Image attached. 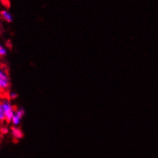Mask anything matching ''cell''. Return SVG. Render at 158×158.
I'll list each match as a JSON object with an SVG mask.
<instances>
[{
	"instance_id": "1",
	"label": "cell",
	"mask_w": 158,
	"mask_h": 158,
	"mask_svg": "<svg viewBox=\"0 0 158 158\" xmlns=\"http://www.w3.org/2000/svg\"><path fill=\"white\" fill-rule=\"evenodd\" d=\"M10 88V79L7 71L0 67V94H6Z\"/></svg>"
},
{
	"instance_id": "2",
	"label": "cell",
	"mask_w": 158,
	"mask_h": 158,
	"mask_svg": "<svg viewBox=\"0 0 158 158\" xmlns=\"http://www.w3.org/2000/svg\"><path fill=\"white\" fill-rule=\"evenodd\" d=\"M1 104L2 105V107L4 109L5 114H6V121L7 122H12V119L15 115V109L14 106H12L9 99H5L4 100L1 102Z\"/></svg>"
},
{
	"instance_id": "3",
	"label": "cell",
	"mask_w": 158,
	"mask_h": 158,
	"mask_svg": "<svg viewBox=\"0 0 158 158\" xmlns=\"http://www.w3.org/2000/svg\"><path fill=\"white\" fill-rule=\"evenodd\" d=\"M25 113V109H22V108H19V109H15V115H14L13 118L12 119V122H11L14 126H17V125H19L20 124L21 121H22Z\"/></svg>"
},
{
	"instance_id": "4",
	"label": "cell",
	"mask_w": 158,
	"mask_h": 158,
	"mask_svg": "<svg viewBox=\"0 0 158 158\" xmlns=\"http://www.w3.org/2000/svg\"><path fill=\"white\" fill-rule=\"evenodd\" d=\"M12 135L15 139H21L23 137V133H22V130L18 128L17 126H13L12 128Z\"/></svg>"
},
{
	"instance_id": "5",
	"label": "cell",
	"mask_w": 158,
	"mask_h": 158,
	"mask_svg": "<svg viewBox=\"0 0 158 158\" xmlns=\"http://www.w3.org/2000/svg\"><path fill=\"white\" fill-rule=\"evenodd\" d=\"M0 15H1L2 19L3 20H5L7 22H11L12 21V19H13L12 14L7 10L2 11L1 13H0Z\"/></svg>"
},
{
	"instance_id": "6",
	"label": "cell",
	"mask_w": 158,
	"mask_h": 158,
	"mask_svg": "<svg viewBox=\"0 0 158 158\" xmlns=\"http://www.w3.org/2000/svg\"><path fill=\"white\" fill-rule=\"evenodd\" d=\"M5 121H6V114H5L2 105L0 102V122H5Z\"/></svg>"
},
{
	"instance_id": "7",
	"label": "cell",
	"mask_w": 158,
	"mask_h": 158,
	"mask_svg": "<svg viewBox=\"0 0 158 158\" xmlns=\"http://www.w3.org/2000/svg\"><path fill=\"white\" fill-rule=\"evenodd\" d=\"M7 54V50L4 48L2 44H0V57H4Z\"/></svg>"
},
{
	"instance_id": "8",
	"label": "cell",
	"mask_w": 158,
	"mask_h": 158,
	"mask_svg": "<svg viewBox=\"0 0 158 158\" xmlns=\"http://www.w3.org/2000/svg\"><path fill=\"white\" fill-rule=\"evenodd\" d=\"M17 96L18 95L16 94L15 93H13V92H12V93H9V97L10 99H15V98L17 97Z\"/></svg>"
}]
</instances>
